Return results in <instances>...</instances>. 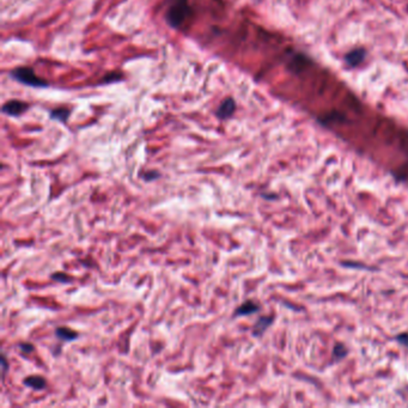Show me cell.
<instances>
[{
	"label": "cell",
	"mask_w": 408,
	"mask_h": 408,
	"mask_svg": "<svg viewBox=\"0 0 408 408\" xmlns=\"http://www.w3.org/2000/svg\"><path fill=\"white\" fill-rule=\"evenodd\" d=\"M23 383H24V386L29 387V388H33L34 390H42L46 388V386H47V382H46L45 378L39 375H33L29 376V377H25Z\"/></svg>",
	"instance_id": "52a82bcc"
},
{
	"label": "cell",
	"mask_w": 408,
	"mask_h": 408,
	"mask_svg": "<svg viewBox=\"0 0 408 408\" xmlns=\"http://www.w3.org/2000/svg\"><path fill=\"white\" fill-rule=\"evenodd\" d=\"M52 279H54V280H58L60 282H67L71 280V278L67 276V274H64V273H53V274H52Z\"/></svg>",
	"instance_id": "5bb4252c"
},
{
	"label": "cell",
	"mask_w": 408,
	"mask_h": 408,
	"mask_svg": "<svg viewBox=\"0 0 408 408\" xmlns=\"http://www.w3.org/2000/svg\"><path fill=\"white\" fill-rule=\"evenodd\" d=\"M28 109H29V104L25 103V102L18 101V100L7 101L6 103H4V106H2L1 108L4 114H6L8 116H13V118L23 115Z\"/></svg>",
	"instance_id": "3957f363"
},
{
	"label": "cell",
	"mask_w": 408,
	"mask_h": 408,
	"mask_svg": "<svg viewBox=\"0 0 408 408\" xmlns=\"http://www.w3.org/2000/svg\"><path fill=\"white\" fill-rule=\"evenodd\" d=\"M259 310H260V305H258L255 302H253V301H247L236 309L234 316L235 317L236 316H248V315L258 313Z\"/></svg>",
	"instance_id": "8992f818"
},
{
	"label": "cell",
	"mask_w": 408,
	"mask_h": 408,
	"mask_svg": "<svg viewBox=\"0 0 408 408\" xmlns=\"http://www.w3.org/2000/svg\"><path fill=\"white\" fill-rule=\"evenodd\" d=\"M235 110H236V103H235L234 98L228 97L221 102L220 106L218 107L217 112H215V115H217L220 120H226V119L231 118V116L234 115Z\"/></svg>",
	"instance_id": "277c9868"
},
{
	"label": "cell",
	"mask_w": 408,
	"mask_h": 408,
	"mask_svg": "<svg viewBox=\"0 0 408 408\" xmlns=\"http://www.w3.org/2000/svg\"><path fill=\"white\" fill-rule=\"evenodd\" d=\"M8 369V364H7V360H6V357H5L4 354H2L1 357V370H2V377H5V374H6Z\"/></svg>",
	"instance_id": "e0dca14e"
},
{
	"label": "cell",
	"mask_w": 408,
	"mask_h": 408,
	"mask_svg": "<svg viewBox=\"0 0 408 408\" xmlns=\"http://www.w3.org/2000/svg\"><path fill=\"white\" fill-rule=\"evenodd\" d=\"M273 316H261L255 323L254 328H253V335L254 337H261L268 328L272 326L273 323Z\"/></svg>",
	"instance_id": "5b68a950"
},
{
	"label": "cell",
	"mask_w": 408,
	"mask_h": 408,
	"mask_svg": "<svg viewBox=\"0 0 408 408\" xmlns=\"http://www.w3.org/2000/svg\"><path fill=\"white\" fill-rule=\"evenodd\" d=\"M193 17V7L188 0H169L165 11V22L170 28L182 29Z\"/></svg>",
	"instance_id": "6da1fadb"
},
{
	"label": "cell",
	"mask_w": 408,
	"mask_h": 408,
	"mask_svg": "<svg viewBox=\"0 0 408 408\" xmlns=\"http://www.w3.org/2000/svg\"><path fill=\"white\" fill-rule=\"evenodd\" d=\"M69 114H71V110L67 108H57L51 112V119L59 122H66L68 120Z\"/></svg>",
	"instance_id": "30bf717a"
},
{
	"label": "cell",
	"mask_w": 408,
	"mask_h": 408,
	"mask_svg": "<svg viewBox=\"0 0 408 408\" xmlns=\"http://www.w3.org/2000/svg\"><path fill=\"white\" fill-rule=\"evenodd\" d=\"M348 354V349L343 343H337L333 348V359L334 360H341Z\"/></svg>",
	"instance_id": "8fae6325"
},
{
	"label": "cell",
	"mask_w": 408,
	"mask_h": 408,
	"mask_svg": "<svg viewBox=\"0 0 408 408\" xmlns=\"http://www.w3.org/2000/svg\"><path fill=\"white\" fill-rule=\"evenodd\" d=\"M365 51H363V49H354V51L347 53V55L345 57V60L349 66L355 67L359 65L360 63H363V60L365 59Z\"/></svg>",
	"instance_id": "ba28073f"
},
{
	"label": "cell",
	"mask_w": 408,
	"mask_h": 408,
	"mask_svg": "<svg viewBox=\"0 0 408 408\" xmlns=\"http://www.w3.org/2000/svg\"><path fill=\"white\" fill-rule=\"evenodd\" d=\"M396 341L400 342L401 345H405V346H408V333H402V334H399L398 337L395 338Z\"/></svg>",
	"instance_id": "9a60e30c"
},
{
	"label": "cell",
	"mask_w": 408,
	"mask_h": 408,
	"mask_svg": "<svg viewBox=\"0 0 408 408\" xmlns=\"http://www.w3.org/2000/svg\"><path fill=\"white\" fill-rule=\"evenodd\" d=\"M161 176V174L158 173V171H156V170H150V171H146V173H144V175H142V177H144V180L145 181H152V180H156V179H158V177Z\"/></svg>",
	"instance_id": "4fadbf2b"
},
{
	"label": "cell",
	"mask_w": 408,
	"mask_h": 408,
	"mask_svg": "<svg viewBox=\"0 0 408 408\" xmlns=\"http://www.w3.org/2000/svg\"><path fill=\"white\" fill-rule=\"evenodd\" d=\"M121 79H122V74L113 72V73L107 74L106 77H103V83H113V81H119Z\"/></svg>",
	"instance_id": "7c38bea8"
},
{
	"label": "cell",
	"mask_w": 408,
	"mask_h": 408,
	"mask_svg": "<svg viewBox=\"0 0 408 408\" xmlns=\"http://www.w3.org/2000/svg\"><path fill=\"white\" fill-rule=\"evenodd\" d=\"M19 348L22 349L23 352H25V353H29V352H33V351H34V346L31 345V343H28V342L19 343Z\"/></svg>",
	"instance_id": "2e32d148"
},
{
	"label": "cell",
	"mask_w": 408,
	"mask_h": 408,
	"mask_svg": "<svg viewBox=\"0 0 408 408\" xmlns=\"http://www.w3.org/2000/svg\"><path fill=\"white\" fill-rule=\"evenodd\" d=\"M11 77L20 84L33 87H47L48 83L37 77L31 67H16L11 71Z\"/></svg>",
	"instance_id": "7a4b0ae2"
},
{
	"label": "cell",
	"mask_w": 408,
	"mask_h": 408,
	"mask_svg": "<svg viewBox=\"0 0 408 408\" xmlns=\"http://www.w3.org/2000/svg\"><path fill=\"white\" fill-rule=\"evenodd\" d=\"M55 335L59 338L60 340H64V341H72V340L77 339L78 333H75L72 329L67 328V327H59L55 331Z\"/></svg>",
	"instance_id": "9c48e42d"
}]
</instances>
